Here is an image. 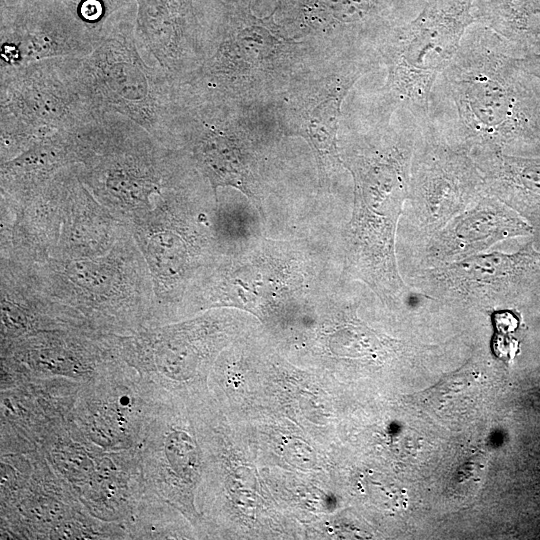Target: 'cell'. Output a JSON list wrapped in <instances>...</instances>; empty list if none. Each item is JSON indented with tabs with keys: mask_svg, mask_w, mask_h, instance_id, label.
Returning a JSON list of instances; mask_svg holds the SVG:
<instances>
[{
	"mask_svg": "<svg viewBox=\"0 0 540 540\" xmlns=\"http://www.w3.org/2000/svg\"><path fill=\"white\" fill-rule=\"evenodd\" d=\"M418 133L416 122L400 131L385 129L341 155L354 183L353 211L342 247L343 277L364 283L388 305L408 294L397 266L395 238L409 199Z\"/></svg>",
	"mask_w": 540,
	"mask_h": 540,
	"instance_id": "6da1fadb",
	"label": "cell"
},
{
	"mask_svg": "<svg viewBox=\"0 0 540 540\" xmlns=\"http://www.w3.org/2000/svg\"><path fill=\"white\" fill-rule=\"evenodd\" d=\"M513 48L489 30L462 42L442 73L456 112L458 142L469 156H540V97Z\"/></svg>",
	"mask_w": 540,
	"mask_h": 540,
	"instance_id": "7a4b0ae2",
	"label": "cell"
},
{
	"mask_svg": "<svg viewBox=\"0 0 540 540\" xmlns=\"http://www.w3.org/2000/svg\"><path fill=\"white\" fill-rule=\"evenodd\" d=\"M79 136L81 181L126 226L187 176L186 152L163 145L123 116L107 114L79 128Z\"/></svg>",
	"mask_w": 540,
	"mask_h": 540,
	"instance_id": "3957f363",
	"label": "cell"
},
{
	"mask_svg": "<svg viewBox=\"0 0 540 540\" xmlns=\"http://www.w3.org/2000/svg\"><path fill=\"white\" fill-rule=\"evenodd\" d=\"M322 265L303 241L255 236L224 256L205 290L202 310L234 307L265 320L307 313L325 291Z\"/></svg>",
	"mask_w": 540,
	"mask_h": 540,
	"instance_id": "277c9868",
	"label": "cell"
},
{
	"mask_svg": "<svg viewBox=\"0 0 540 540\" xmlns=\"http://www.w3.org/2000/svg\"><path fill=\"white\" fill-rule=\"evenodd\" d=\"M82 58L57 57L0 70L1 162L46 137L104 117L83 81Z\"/></svg>",
	"mask_w": 540,
	"mask_h": 540,
	"instance_id": "5b68a950",
	"label": "cell"
},
{
	"mask_svg": "<svg viewBox=\"0 0 540 540\" xmlns=\"http://www.w3.org/2000/svg\"><path fill=\"white\" fill-rule=\"evenodd\" d=\"M81 75L101 116H123L177 149L178 81L145 63L131 29H106L99 45L83 56Z\"/></svg>",
	"mask_w": 540,
	"mask_h": 540,
	"instance_id": "8992f818",
	"label": "cell"
},
{
	"mask_svg": "<svg viewBox=\"0 0 540 540\" xmlns=\"http://www.w3.org/2000/svg\"><path fill=\"white\" fill-rule=\"evenodd\" d=\"M474 0H427L422 11L385 44L387 89L421 126L429 116L434 83L456 56L467 27L476 22Z\"/></svg>",
	"mask_w": 540,
	"mask_h": 540,
	"instance_id": "52a82bcc",
	"label": "cell"
},
{
	"mask_svg": "<svg viewBox=\"0 0 540 540\" xmlns=\"http://www.w3.org/2000/svg\"><path fill=\"white\" fill-rule=\"evenodd\" d=\"M487 194L473 159L436 134L433 123L419 128L409 199L418 224L434 235Z\"/></svg>",
	"mask_w": 540,
	"mask_h": 540,
	"instance_id": "ba28073f",
	"label": "cell"
},
{
	"mask_svg": "<svg viewBox=\"0 0 540 540\" xmlns=\"http://www.w3.org/2000/svg\"><path fill=\"white\" fill-rule=\"evenodd\" d=\"M57 0L1 7L0 70L57 57H83L101 42Z\"/></svg>",
	"mask_w": 540,
	"mask_h": 540,
	"instance_id": "9c48e42d",
	"label": "cell"
},
{
	"mask_svg": "<svg viewBox=\"0 0 540 540\" xmlns=\"http://www.w3.org/2000/svg\"><path fill=\"white\" fill-rule=\"evenodd\" d=\"M425 277L436 294L457 299L540 296V249L530 241L514 253L476 254L431 267Z\"/></svg>",
	"mask_w": 540,
	"mask_h": 540,
	"instance_id": "30bf717a",
	"label": "cell"
},
{
	"mask_svg": "<svg viewBox=\"0 0 540 540\" xmlns=\"http://www.w3.org/2000/svg\"><path fill=\"white\" fill-rule=\"evenodd\" d=\"M184 135L181 146L208 181L218 203L217 189L232 187L244 194L265 220L264 192L254 154L234 130L201 117Z\"/></svg>",
	"mask_w": 540,
	"mask_h": 540,
	"instance_id": "8fae6325",
	"label": "cell"
},
{
	"mask_svg": "<svg viewBox=\"0 0 540 540\" xmlns=\"http://www.w3.org/2000/svg\"><path fill=\"white\" fill-rule=\"evenodd\" d=\"M533 233L520 214L487 193L432 235L426 257L434 264H446L476 255L502 240Z\"/></svg>",
	"mask_w": 540,
	"mask_h": 540,
	"instance_id": "7c38bea8",
	"label": "cell"
},
{
	"mask_svg": "<svg viewBox=\"0 0 540 540\" xmlns=\"http://www.w3.org/2000/svg\"><path fill=\"white\" fill-rule=\"evenodd\" d=\"M361 74L348 71L336 76L301 107L288 108L282 116L284 130L304 138L312 148L323 190H330L334 175L343 167L337 145L341 105Z\"/></svg>",
	"mask_w": 540,
	"mask_h": 540,
	"instance_id": "4fadbf2b",
	"label": "cell"
},
{
	"mask_svg": "<svg viewBox=\"0 0 540 540\" xmlns=\"http://www.w3.org/2000/svg\"><path fill=\"white\" fill-rule=\"evenodd\" d=\"M135 37L159 67L178 81L199 43L192 31L189 0H135Z\"/></svg>",
	"mask_w": 540,
	"mask_h": 540,
	"instance_id": "5bb4252c",
	"label": "cell"
},
{
	"mask_svg": "<svg viewBox=\"0 0 540 540\" xmlns=\"http://www.w3.org/2000/svg\"><path fill=\"white\" fill-rule=\"evenodd\" d=\"M77 131L46 137L14 158L1 162V198L14 202L26 201L63 168L80 164Z\"/></svg>",
	"mask_w": 540,
	"mask_h": 540,
	"instance_id": "9a60e30c",
	"label": "cell"
},
{
	"mask_svg": "<svg viewBox=\"0 0 540 540\" xmlns=\"http://www.w3.org/2000/svg\"><path fill=\"white\" fill-rule=\"evenodd\" d=\"M486 191L520 214L533 228L540 245V156L491 152L470 156Z\"/></svg>",
	"mask_w": 540,
	"mask_h": 540,
	"instance_id": "2e32d148",
	"label": "cell"
},
{
	"mask_svg": "<svg viewBox=\"0 0 540 540\" xmlns=\"http://www.w3.org/2000/svg\"><path fill=\"white\" fill-rule=\"evenodd\" d=\"M475 18L518 57L540 53V0H489Z\"/></svg>",
	"mask_w": 540,
	"mask_h": 540,
	"instance_id": "e0dca14e",
	"label": "cell"
},
{
	"mask_svg": "<svg viewBox=\"0 0 540 540\" xmlns=\"http://www.w3.org/2000/svg\"><path fill=\"white\" fill-rule=\"evenodd\" d=\"M87 29L104 36L108 19L131 0H57Z\"/></svg>",
	"mask_w": 540,
	"mask_h": 540,
	"instance_id": "ac0fdd59",
	"label": "cell"
},
{
	"mask_svg": "<svg viewBox=\"0 0 540 540\" xmlns=\"http://www.w3.org/2000/svg\"><path fill=\"white\" fill-rule=\"evenodd\" d=\"M492 349L496 357L510 361L518 353L519 341L512 334L496 333L492 340Z\"/></svg>",
	"mask_w": 540,
	"mask_h": 540,
	"instance_id": "d6986e66",
	"label": "cell"
},
{
	"mask_svg": "<svg viewBox=\"0 0 540 540\" xmlns=\"http://www.w3.org/2000/svg\"><path fill=\"white\" fill-rule=\"evenodd\" d=\"M492 322L499 334H513L520 325L517 315L508 309L493 312Z\"/></svg>",
	"mask_w": 540,
	"mask_h": 540,
	"instance_id": "ffe728a7",
	"label": "cell"
},
{
	"mask_svg": "<svg viewBox=\"0 0 540 540\" xmlns=\"http://www.w3.org/2000/svg\"><path fill=\"white\" fill-rule=\"evenodd\" d=\"M516 62L524 72L540 80V53L516 57Z\"/></svg>",
	"mask_w": 540,
	"mask_h": 540,
	"instance_id": "44dd1931",
	"label": "cell"
},
{
	"mask_svg": "<svg viewBox=\"0 0 540 540\" xmlns=\"http://www.w3.org/2000/svg\"><path fill=\"white\" fill-rule=\"evenodd\" d=\"M7 0H1V6H4L6 4Z\"/></svg>",
	"mask_w": 540,
	"mask_h": 540,
	"instance_id": "7402d4cb",
	"label": "cell"
},
{
	"mask_svg": "<svg viewBox=\"0 0 540 540\" xmlns=\"http://www.w3.org/2000/svg\"><path fill=\"white\" fill-rule=\"evenodd\" d=\"M427 1V0H426Z\"/></svg>",
	"mask_w": 540,
	"mask_h": 540,
	"instance_id": "603a6c76",
	"label": "cell"
}]
</instances>
